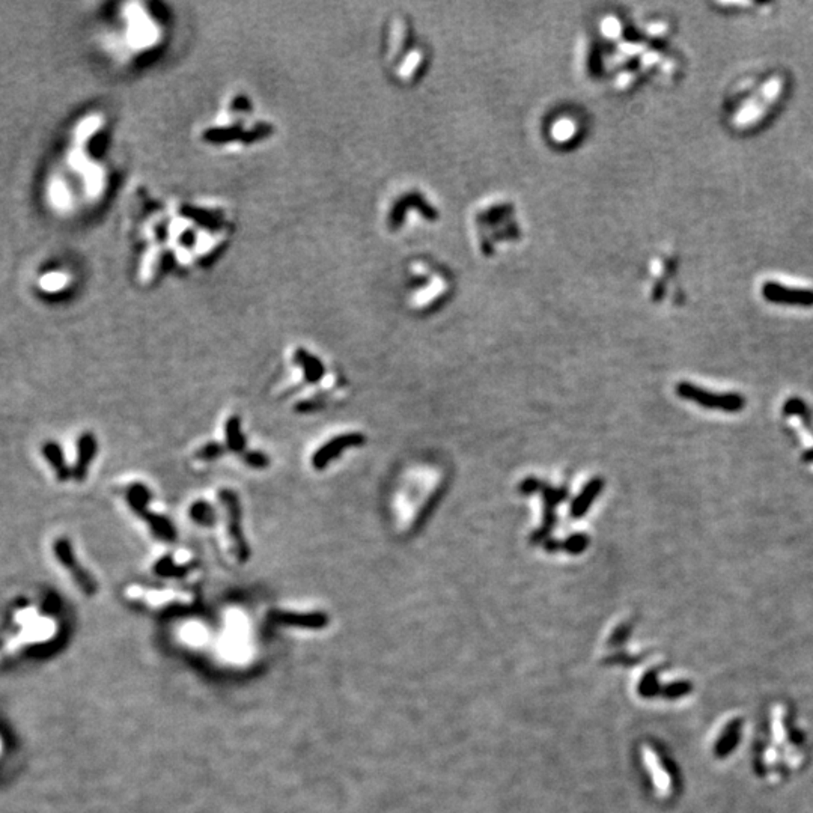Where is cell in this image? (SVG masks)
Wrapping results in <instances>:
<instances>
[{
	"instance_id": "30bf717a",
	"label": "cell",
	"mask_w": 813,
	"mask_h": 813,
	"mask_svg": "<svg viewBox=\"0 0 813 813\" xmlns=\"http://www.w3.org/2000/svg\"><path fill=\"white\" fill-rule=\"evenodd\" d=\"M224 437H226L224 447H228L234 452H241L244 449L246 438L241 431V421L239 416H231L228 422H226Z\"/></svg>"
},
{
	"instance_id": "4fadbf2b",
	"label": "cell",
	"mask_w": 813,
	"mask_h": 813,
	"mask_svg": "<svg viewBox=\"0 0 813 813\" xmlns=\"http://www.w3.org/2000/svg\"><path fill=\"white\" fill-rule=\"evenodd\" d=\"M186 571H188V568L183 567V565H178L171 556H166L162 558L155 563V572L158 575H163V577H181V575L186 574Z\"/></svg>"
},
{
	"instance_id": "277c9868",
	"label": "cell",
	"mask_w": 813,
	"mask_h": 813,
	"mask_svg": "<svg viewBox=\"0 0 813 813\" xmlns=\"http://www.w3.org/2000/svg\"><path fill=\"white\" fill-rule=\"evenodd\" d=\"M56 553H58V558L65 565V568L71 571L74 580L82 586V589L88 595H92L97 589V586L92 577H89L88 572L80 568V563H77L68 541H58V544H56Z\"/></svg>"
},
{
	"instance_id": "7a4b0ae2",
	"label": "cell",
	"mask_w": 813,
	"mask_h": 813,
	"mask_svg": "<svg viewBox=\"0 0 813 813\" xmlns=\"http://www.w3.org/2000/svg\"><path fill=\"white\" fill-rule=\"evenodd\" d=\"M678 393L682 398L690 399L706 409H717L723 411H740L744 406V399L738 395H717L708 390H702L692 384H678Z\"/></svg>"
},
{
	"instance_id": "3957f363",
	"label": "cell",
	"mask_w": 813,
	"mask_h": 813,
	"mask_svg": "<svg viewBox=\"0 0 813 813\" xmlns=\"http://www.w3.org/2000/svg\"><path fill=\"white\" fill-rule=\"evenodd\" d=\"M365 443V437L361 435L360 433H347V434H339L330 440H327V442L315 450V454L312 455V467L315 470H324L327 466L333 462L339 455L342 454V452L351 449V447H359Z\"/></svg>"
},
{
	"instance_id": "5bb4252c",
	"label": "cell",
	"mask_w": 813,
	"mask_h": 813,
	"mask_svg": "<svg viewBox=\"0 0 813 813\" xmlns=\"http://www.w3.org/2000/svg\"><path fill=\"white\" fill-rule=\"evenodd\" d=\"M224 450V446H222L220 443H207L203 445L200 449H198L196 452V458L200 461H212V459H217Z\"/></svg>"
},
{
	"instance_id": "9c48e42d",
	"label": "cell",
	"mask_w": 813,
	"mask_h": 813,
	"mask_svg": "<svg viewBox=\"0 0 813 813\" xmlns=\"http://www.w3.org/2000/svg\"><path fill=\"white\" fill-rule=\"evenodd\" d=\"M95 449H97V443H95V438L94 435L90 434H85L82 435L80 442H78V455H77V470L76 474L78 478H82L83 474L88 470L89 462L92 461L94 454H95Z\"/></svg>"
},
{
	"instance_id": "8992f818",
	"label": "cell",
	"mask_w": 813,
	"mask_h": 813,
	"mask_svg": "<svg viewBox=\"0 0 813 813\" xmlns=\"http://www.w3.org/2000/svg\"><path fill=\"white\" fill-rule=\"evenodd\" d=\"M139 515L143 517V519L146 523L150 524L152 534L164 541H174L176 538V530L174 527V524L169 522V519L164 515H158L154 512H150L148 510H145L143 512H140Z\"/></svg>"
},
{
	"instance_id": "52a82bcc",
	"label": "cell",
	"mask_w": 813,
	"mask_h": 813,
	"mask_svg": "<svg viewBox=\"0 0 813 813\" xmlns=\"http://www.w3.org/2000/svg\"><path fill=\"white\" fill-rule=\"evenodd\" d=\"M275 619L280 624L304 627V628H318V627H323L325 624V618L321 613L301 615V613L280 612V613L275 615Z\"/></svg>"
},
{
	"instance_id": "5b68a950",
	"label": "cell",
	"mask_w": 813,
	"mask_h": 813,
	"mask_svg": "<svg viewBox=\"0 0 813 813\" xmlns=\"http://www.w3.org/2000/svg\"><path fill=\"white\" fill-rule=\"evenodd\" d=\"M294 363H297L303 372V377L308 383H316L324 377V365L318 357L306 351L304 348H297L294 351Z\"/></svg>"
},
{
	"instance_id": "6da1fadb",
	"label": "cell",
	"mask_w": 813,
	"mask_h": 813,
	"mask_svg": "<svg viewBox=\"0 0 813 813\" xmlns=\"http://www.w3.org/2000/svg\"><path fill=\"white\" fill-rule=\"evenodd\" d=\"M219 500L224 510L226 517V535L229 538L234 556L240 562H247L251 558V548L246 542L241 526V505L239 495L231 490H220Z\"/></svg>"
},
{
	"instance_id": "8fae6325",
	"label": "cell",
	"mask_w": 813,
	"mask_h": 813,
	"mask_svg": "<svg viewBox=\"0 0 813 813\" xmlns=\"http://www.w3.org/2000/svg\"><path fill=\"white\" fill-rule=\"evenodd\" d=\"M151 500V491L143 483H133L127 490V502L136 514H140L146 510Z\"/></svg>"
},
{
	"instance_id": "7c38bea8",
	"label": "cell",
	"mask_w": 813,
	"mask_h": 813,
	"mask_svg": "<svg viewBox=\"0 0 813 813\" xmlns=\"http://www.w3.org/2000/svg\"><path fill=\"white\" fill-rule=\"evenodd\" d=\"M188 514L191 519L200 526H211L216 522V511L210 503L203 500H198L191 505Z\"/></svg>"
},
{
	"instance_id": "2e32d148",
	"label": "cell",
	"mask_w": 813,
	"mask_h": 813,
	"mask_svg": "<svg viewBox=\"0 0 813 813\" xmlns=\"http://www.w3.org/2000/svg\"><path fill=\"white\" fill-rule=\"evenodd\" d=\"M586 546H587V538L583 535H575L565 542V548H567L570 553H580L586 548Z\"/></svg>"
},
{
	"instance_id": "ba28073f",
	"label": "cell",
	"mask_w": 813,
	"mask_h": 813,
	"mask_svg": "<svg viewBox=\"0 0 813 813\" xmlns=\"http://www.w3.org/2000/svg\"><path fill=\"white\" fill-rule=\"evenodd\" d=\"M601 488H603V481H601V479H594V481H591L589 483H587L586 488L582 491V494L577 497V499L574 500L572 507H571V514H572L575 518H579V517H582L583 514H586L587 510H589L591 503L595 500V497L598 495V493L601 491Z\"/></svg>"
},
{
	"instance_id": "9a60e30c",
	"label": "cell",
	"mask_w": 813,
	"mask_h": 813,
	"mask_svg": "<svg viewBox=\"0 0 813 813\" xmlns=\"http://www.w3.org/2000/svg\"><path fill=\"white\" fill-rule=\"evenodd\" d=\"M244 462L248 467H253V469H264L270 464V459L265 454L259 450H252V452H247L244 455Z\"/></svg>"
}]
</instances>
